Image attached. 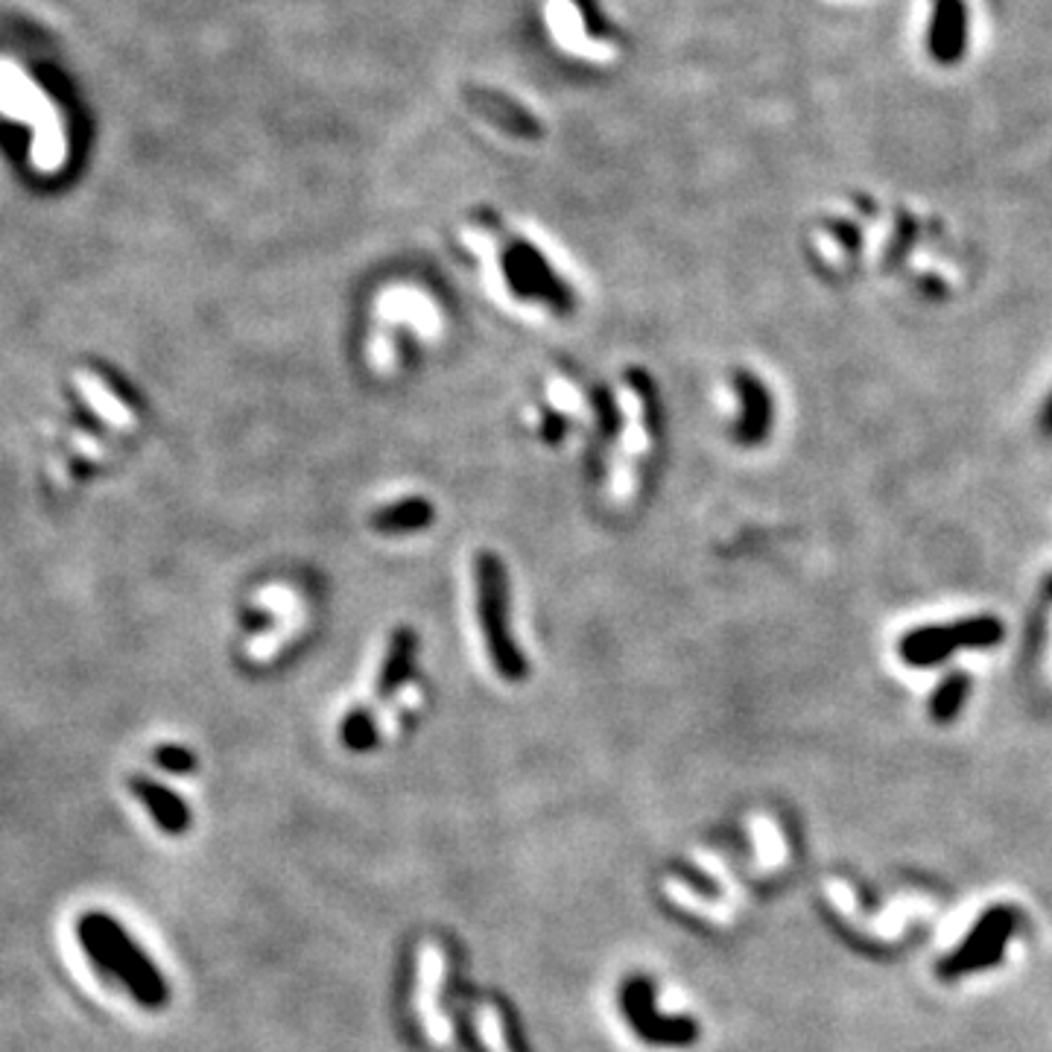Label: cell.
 Segmentation results:
<instances>
[{
    "instance_id": "cell-1",
    "label": "cell",
    "mask_w": 1052,
    "mask_h": 1052,
    "mask_svg": "<svg viewBox=\"0 0 1052 1052\" xmlns=\"http://www.w3.org/2000/svg\"><path fill=\"white\" fill-rule=\"evenodd\" d=\"M0 118L30 132V165L36 173L53 176L62 170L68 158L62 109L30 68L9 59H0Z\"/></svg>"
},
{
    "instance_id": "cell-2",
    "label": "cell",
    "mask_w": 1052,
    "mask_h": 1052,
    "mask_svg": "<svg viewBox=\"0 0 1052 1052\" xmlns=\"http://www.w3.org/2000/svg\"><path fill=\"white\" fill-rule=\"evenodd\" d=\"M474 582H477V621L486 641L488 661L495 664L503 682H524L529 667H526L524 649L512 635L509 576L497 553H479L474 562Z\"/></svg>"
},
{
    "instance_id": "cell-3",
    "label": "cell",
    "mask_w": 1052,
    "mask_h": 1052,
    "mask_svg": "<svg viewBox=\"0 0 1052 1052\" xmlns=\"http://www.w3.org/2000/svg\"><path fill=\"white\" fill-rule=\"evenodd\" d=\"M79 942L100 971L123 982L138 1000H143L147 1005H158L167 998L165 985L150 967L147 956L135 947L132 939L123 933L118 921L91 912L79 921Z\"/></svg>"
},
{
    "instance_id": "cell-4",
    "label": "cell",
    "mask_w": 1052,
    "mask_h": 1052,
    "mask_svg": "<svg viewBox=\"0 0 1052 1052\" xmlns=\"http://www.w3.org/2000/svg\"><path fill=\"white\" fill-rule=\"evenodd\" d=\"M1003 623L998 617H967L951 626H927L901 641V658L912 667H933L953 655V649H985L1003 641Z\"/></svg>"
},
{
    "instance_id": "cell-5",
    "label": "cell",
    "mask_w": 1052,
    "mask_h": 1052,
    "mask_svg": "<svg viewBox=\"0 0 1052 1052\" xmlns=\"http://www.w3.org/2000/svg\"><path fill=\"white\" fill-rule=\"evenodd\" d=\"M1014 927H1018V910L1014 906H1005V903L991 906L989 912H982L965 942L959 944L951 956L942 959L939 974L944 980H956V976L998 967L1005 956V947L1012 942Z\"/></svg>"
},
{
    "instance_id": "cell-6",
    "label": "cell",
    "mask_w": 1052,
    "mask_h": 1052,
    "mask_svg": "<svg viewBox=\"0 0 1052 1052\" xmlns=\"http://www.w3.org/2000/svg\"><path fill=\"white\" fill-rule=\"evenodd\" d=\"M503 276L509 281L512 292L520 299H538L556 310V314H570L574 310V296L565 284L558 281L550 264L544 255L526 240H512L503 249Z\"/></svg>"
},
{
    "instance_id": "cell-7",
    "label": "cell",
    "mask_w": 1052,
    "mask_h": 1052,
    "mask_svg": "<svg viewBox=\"0 0 1052 1052\" xmlns=\"http://www.w3.org/2000/svg\"><path fill=\"white\" fill-rule=\"evenodd\" d=\"M445 976V953L436 942L418 944V985H416V1012L418 1021L425 1023V1032L433 1044L448 1046L454 1041L450 1021L439 1009V989Z\"/></svg>"
},
{
    "instance_id": "cell-8",
    "label": "cell",
    "mask_w": 1052,
    "mask_h": 1052,
    "mask_svg": "<svg viewBox=\"0 0 1052 1052\" xmlns=\"http://www.w3.org/2000/svg\"><path fill=\"white\" fill-rule=\"evenodd\" d=\"M73 389L79 393L82 404H86L97 418H100L102 425L111 427L115 433H132L138 427V418H135V409L120 398L115 389H111L106 380H102L97 371L91 369H77L73 371Z\"/></svg>"
},
{
    "instance_id": "cell-9",
    "label": "cell",
    "mask_w": 1052,
    "mask_h": 1052,
    "mask_svg": "<svg viewBox=\"0 0 1052 1052\" xmlns=\"http://www.w3.org/2000/svg\"><path fill=\"white\" fill-rule=\"evenodd\" d=\"M734 386L740 395V418H737V439L748 448L761 445L772 427V398L766 386L752 375V371H737Z\"/></svg>"
},
{
    "instance_id": "cell-10",
    "label": "cell",
    "mask_w": 1052,
    "mask_h": 1052,
    "mask_svg": "<svg viewBox=\"0 0 1052 1052\" xmlns=\"http://www.w3.org/2000/svg\"><path fill=\"white\" fill-rule=\"evenodd\" d=\"M967 41V16L962 0H939L930 24V53L939 62L951 64L962 59Z\"/></svg>"
},
{
    "instance_id": "cell-11",
    "label": "cell",
    "mask_w": 1052,
    "mask_h": 1052,
    "mask_svg": "<svg viewBox=\"0 0 1052 1052\" xmlns=\"http://www.w3.org/2000/svg\"><path fill=\"white\" fill-rule=\"evenodd\" d=\"M416 649H418L416 628H409V626L395 628L393 637H389V646H386L380 673H377V696H380V699H386V696H393V693L401 691L404 684H407V678L413 676Z\"/></svg>"
},
{
    "instance_id": "cell-12",
    "label": "cell",
    "mask_w": 1052,
    "mask_h": 1052,
    "mask_svg": "<svg viewBox=\"0 0 1052 1052\" xmlns=\"http://www.w3.org/2000/svg\"><path fill=\"white\" fill-rule=\"evenodd\" d=\"M436 518V509L427 497H407V500L389 503L371 515V529L384 535H407L427 529Z\"/></svg>"
},
{
    "instance_id": "cell-13",
    "label": "cell",
    "mask_w": 1052,
    "mask_h": 1052,
    "mask_svg": "<svg viewBox=\"0 0 1052 1052\" xmlns=\"http://www.w3.org/2000/svg\"><path fill=\"white\" fill-rule=\"evenodd\" d=\"M967 693H971V678L967 673H951L930 696V716L935 723H951L956 719L959 711L965 707Z\"/></svg>"
},
{
    "instance_id": "cell-14",
    "label": "cell",
    "mask_w": 1052,
    "mask_h": 1052,
    "mask_svg": "<svg viewBox=\"0 0 1052 1052\" xmlns=\"http://www.w3.org/2000/svg\"><path fill=\"white\" fill-rule=\"evenodd\" d=\"M664 892H667L669 901L684 906V910L696 912V915H702V919L716 921V924H728L731 921L728 910H723L719 903L707 901V897L699 895V892H693V889L687 886V883H682V880H676V877L664 880Z\"/></svg>"
},
{
    "instance_id": "cell-15",
    "label": "cell",
    "mask_w": 1052,
    "mask_h": 1052,
    "mask_svg": "<svg viewBox=\"0 0 1052 1052\" xmlns=\"http://www.w3.org/2000/svg\"><path fill=\"white\" fill-rule=\"evenodd\" d=\"M477 1029H479V1038H483V1044H486L488 1052H509V1046H506V1029H503L500 1012H497L492 1003L479 1005Z\"/></svg>"
},
{
    "instance_id": "cell-16",
    "label": "cell",
    "mask_w": 1052,
    "mask_h": 1052,
    "mask_svg": "<svg viewBox=\"0 0 1052 1052\" xmlns=\"http://www.w3.org/2000/svg\"><path fill=\"white\" fill-rule=\"evenodd\" d=\"M343 737L351 748L363 752V748H369L371 743L377 740V728L371 723V716L366 711H351L346 716V725H343Z\"/></svg>"
},
{
    "instance_id": "cell-17",
    "label": "cell",
    "mask_w": 1052,
    "mask_h": 1052,
    "mask_svg": "<svg viewBox=\"0 0 1052 1052\" xmlns=\"http://www.w3.org/2000/svg\"><path fill=\"white\" fill-rule=\"evenodd\" d=\"M71 445L73 450L86 456V459H106V454H109V450H106V441L95 439V436H88V433L82 430L73 433Z\"/></svg>"
},
{
    "instance_id": "cell-18",
    "label": "cell",
    "mask_w": 1052,
    "mask_h": 1052,
    "mask_svg": "<svg viewBox=\"0 0 1052 1052\" xmlns=\"http://www.w3.org/2000/svg\"><path fill=\"white\" fill-rule=\"evenodd\" d=\"M542 436H544V441H558L562 439V436H565V416H556V413H550V416L544 418V427H542Z\"/></svg>"
},
{
    "instance_id": "cell-19",
    "label": "cell",
    "mask_w": 1052,
    "mask_h": 1052,
    "mask_svg": "<svg viewBox=\"0 0 1052 1052\" xmlns=\"http://www.w3.org/2000/svg\"><path fill=\"white\" fill-rule=\"evenodd\" d=\"M1046 427L1052 430V401H1050V407H1046Z\"/></svg>"
},
{
    "instance_id": "cell-20",
    "label": "cell",
    "mask_w": 1052,
    "mask_h": 1052,
    "mask_svg": "<svg viewBox=\"0 0 1052 1052\" xmlns=\"http://www.w3.org/2000/svg\"><path fill=\"white\" fill-rule=\"evenodd\" d=\"M1050 594H1052V579H1050Z\"/></svg>"
}]
</instances>
